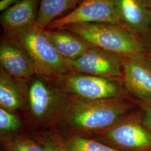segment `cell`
I'll return each mask as SVG.
<instances>
[{
	"mask_svg": "<svg viewBox=\"0 0 151 151\" xmlns=\"http://www.w3.org/2000/svg\"><path fill=\"white\" fill-rule=\"evenodd\" d=\"M133 108L123 97L87 100L70 96L58 123L76 134H98L128 117Z\"/></svg>",
	"mask_w": 151,
	"mask_h": 151,
	"instance_id": "obj_1",
	"label": "cell"
},
{
	"mask_svg": "<svg viewBox=\"0 0 151 151\" xmlns=\"http://www.w3.org/2000/svg\"><path fill=\"white\" fill-rule=\"evenodd\" d=\"M60 29L75 34L91 46L123 58L146 53V49L137 35L119 25L102 22L77 23Z\"/></svg>",
	"mask_w": 151,
	"mask_h": 151,
	"instance_id": "obj_2",
	"label": "cell"
},
{
	"mask_svg": "<svg viewBox=\"0 0 151 151\" xmlns=\"http://www.w3.org/2000/svg\"><path fill=\"white\" fill-rule=\"evenodd\" d=\"M6 35L28 55L34 66L36 75L54 82L70 73L65 60L45 37L43 29L37 24L27 30Z\"/></svg>",
	"mask_w": 151,
	"mask_h": 151,
	"instance_id": "obj_3",
	"label": "cell"
},
{
	"mask_svg": "<svg viewBox=\"0 0 151 151\" xmlns=\"http://www.w3.org/2000/svg\"><path fill=\"white\" fill-rule=\"evenodd\" d=\"M31 80L27 102L29 120L37 127L58 123L70 96L38 76Z\"/></svg>",
	"mask_w": 151,
	"mask_h": 151,
	"instance_id": "obj_4",
	"label": "cell"
},
{
	"mask_svg": "<svg viewBox=\"0 0 151 151\" xmlns=\"http://www.w3.org/2000/svg\"><path fill=\"white\" fill-rule=\"evenodd\" d=\"M54 82L55 86L70 96L87 100L123 97L119 81L104 77L70 72Z\"/></svg>",
	"mask_w": 151,
	"mask_h": 151,
	"instance_id": "obj_5",
	"label": "cell"
},
{
	"mask_svg": "<svg viewBox=\"0 0 151 151\" xmlns=\"http://www.w3.org/2000/svg\"><path fill=\"white\" fill-rule=\"evenodd\" d=\"M65 60L70 72L123 80V57L102 49L91 46L80 57Z\"/></svg>",
	"mask_w": 151,
	"mask_h": 151,
	"instance_id": "obj_6",
	"label": "cell"
},
{
	"mask_svg": "<svg viewBox=\"0 0 151 151\" xmlns=\"http://www.w3.org/2000/svg\"><path fill=\"white\" fill-rule=\"evenodd\" d=\"M137 115H130L98 134L120 148L133 151L151 149V132Z\"/></svg>",
	"mask_w": 151,
	"mask_h": 151,
	"instance_id": "obj_7",
	"label": "cell"
},
{
	"mask_svg": "<svg viewBox=\"0 0 151 151\" xmlns=\"http://www.w3.org/2000/svg\"><path fill=\"white\" fill-rule=\"evenodd\" d=\"M102 22L119 25L112 0H83L70 13L52 22L47 29L77 23Z\"/></svg>",
	"mask_w": 151,
	"mask_h": 151,
	"instance_id": "obj_8",
	"label": "cell"
},
{
	"mask_svg": "<svg viewBox=\"0 0 151 151\" xmlns=\"http://www.w3.org/2000/svg\"><path fill=\"white\" fill-rule=\"evenodd\" d=\"M125 89L143 103H151V62L146 53L123 58Z\"/></svg>",
	"mask_w": 151,
	"mask_h": 151,
	"instance_id": "obj_9",
	"label": "cell"
},
{
	"mask_svg": "<svg viewBox=\"0 0 151 151\" xmlns=\"http://www.w3.org/2000/svg\"><path fill=\"white\" fill-rule=\"evenodd\" d=\"M1 68L17 80L26 82L36 75L32 61L26 52L5 35L0 45Z\"/></svg>",
	"mask_w": 151,
	"mask_h": 151,
	"instance_id": "obj_10",
	"label": "cell"
},
{
	"mask_svg": "<svg viewBox=\"0 0 151 151\" xmlns=\"http://www.w3.org/2000/svg\"><path fill=\"white\" fill-rule=\"evenodd\" d=\"M119 25L137 35L146 32L151 23V9L146 0H112Z\"/></svg>",
	"mask_w": 151,
	"mask_h": 151,
	"instance_id": "obj_11",
	"label": "cell"
},
{
	"mask_svg": "<svg viewBox=\"0 0 151 151\" xmlns=\"http://www.w3.org/2000/svg\"><path fill=\"white\" fill-rule=\"evenodd\" d=\"M40 0H20L1 15L0 24L6 35H12L36 24Z\"/></svg>",
	"mask_w": 151,
	"mask_h": 151,
	"instance_id": "obj_12",
	"label": "cell"
},
{
	"mask_svg": "<svg viewBox=\"0 0 151 151\" xmlns=\"http://www.w3.org/2000/svg\"><path fill=\"white\" fill-rule=\"evenodd\" d=\"M43 32L58 53L65 60H75L91 47L75 34L65 29H44Z\"/></svg>",
	"mask_w": 151,
	"mask_h": 151,
	"instance_id": "obj_13",
	"label": "cell"
},
{
	"mask_svg": "<svg viewBox=\"0 0 151 151\" xmlns=\"http://www.w3.org/2000/svg\"><path fill=\"white\" fill-rule=\"evenodd\" d=\"M25 82L15 78L1 68V108L14 112L25 107L27 96V88Z\"/></svg>",
	"mask_w": 151,
	"mask_h": 151,
	"instance_id": "obj_14",
	"label": "cell"
},
{
	"mask_svg": "<svg viewBox=\"0 0 151 151\" xmlns=\"http://www.w3.org/2000/svg\"><path fill=\"white\" fill-rule=\"evenodd\" d=\"M81 0H40L36 24L43 29L65 12L73 10Z\"/></svg>",
	"mask_w": 151,
	"mask_h": 151,
	"instance_id": "obj_15",
	"label": "cell"
},
{
	"mask_svg": "<svg viewBox=\"0 0 151 151\" xmlns=\"http://www.w3.org/2000/svg\"><path fill=\"white\" fill-rule=\"evenodd\" d=\"M1 143L5 151H45L35 139L16 133L1 136Z\"/></svg>",
	"mask_w": 151,
	"mask_h": 151,
	"instance_id": "obj_16",
	"label": "cell"
},
{
	"mask_svg": "<svg viewBox=\"0 0 151 151\" xmlns=\"http://www.w3.org/2000/svg\"><path fill=\"white\" fill-rule=\"evenodd\" d=\"M64 136L71 151H125L112 148L81 135L73 134Z\"/></svg>",
	"mask_w": 151,
	"mask_h": 151,
	"instance_id": "obj_17",
	"label": "cell"
},
{
	"mask_svg": "<svg viewBox=\"0 0 151 151\" xmlns=\"http://www.w3.org/2000/svg\"><path fill=\"white\" fill-rule=\"evenodd\" d=\"M45 151H71L65 136L55 130L38 134L35 138Z\"/></svg>",
	"mask_w": 151,
	"mask_h": 151,
	"instance_id": "obj_18",
	"label": "cell"
},
{
	"mask_svg": "<svg viewBox=\"0 0 151 151\" xmlns=\"http://www.w3.org/2000/svg\"><path fill=\"white\" fill-rule=\"evenodd\" d=\"M22 127V122L15 114L4 108H0L1 136L15 134Z\"/></svg>",
	"mask_w": 151,
	"mask_h": 151,
	"instance_id": "obj_19",
	"label": "cell"
},
{
	"mask_svg": "<svg viewBox=\"0 0 151 151\" xmlns=\"http://www.w3.org/2000/svg\"><path fill=\"white\" fill-rule=\"evenodd\" d=\"M143 122L151 132V103H144Z\"/></svg>",
	"mask_w": 151,
	"mask_h": 151,
	"instance_id": "obj_20",
	"label": "cell"
},
{
	"mask_svg": "<svg viewBox=\"0 0 151 151\" xmlns=\"http://www.w3.org/2000/svg\"><path fill=\"white\" fill-rule=\"evenodd\" d=\"M20 0H2L0 2V11L3 12Z\"/></svg>",
	"mask_w": 151,
	"mask_h": 151,
	"instance_id": "obj_21",
	"label": "cell"
},
{
	"mask_svg": "<svg viewBox=\"0 0 151 151\" xmlns=\"http://www.w3.org/2000/svg\"><path fill=\"white\" fill-rule=\"evenodd\" d=\"M146 3L151 9V0H146Z\"/></svg>",
	"mask_w": 151,
	"mask_h": 151,
	"instance_id": "obj_22",
	"label": "cell"
},
{
	"mask_svg": "<svg viewBox=\"0 0 151 151\" xmlns=\"http://www.w3.org/2000/svg\"><path fill=\"white\" fill-rule=\"evenodd\" d=\"M83 1V0H81V1Z\"/></svg>",
	"mask_w": 151,
	"mask_h": 151,
	"instance_id": "obj_23",
	"label": "cell"
}]
</instances>
